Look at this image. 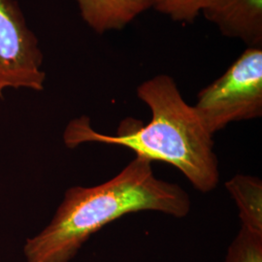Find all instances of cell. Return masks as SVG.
I'll use <instances>...</instances> for the list:
<instances>
[{"label":"cell","mask_w":262,"mask_h":262,"mask_svg":"<svg viewBox=\"0 0 262 262\" xmlns=\"http://www.w3.org/2000/svg\"><path fill=\"white\" fill-rule=\"evenodd\" d=\"M190 198L177 184L158 179L151 161L136 157L114 178L66 192L52 222L24 248L27 262H69L93 235L116 220L143 211L184 217Z\"/></svg>","instance_id":"1"},{"label":"cell","mask_w":262,"mask_h":262,"mask_svg":"<svg viewBox=\"0 0 262 262\" xmlns=\"http://www.w3.org/2000/svg\"><path fill=\"white\" fill-rule=\"evenodd\" d=\"M137 95L151 113L148 124L107 135L94 130L90 118L82 116L66 126V146L74 149L84 143H101L124 147L136 157L175 166L201 192L215 189L220 169L213 135L203 126L193 106L185 101L174 79L155 76L138 86Z\"/></svg>","instance_id":"2"},{"label":"cell","mask_w":262,"mask_h":262,"mask_svg":"<svg viewBox=\"0 0 262 262\" xmlns=\"http://www.w3.org/2000/svg\"><path fill=\"white\" fill-rule=\"evenodd\" d=\"M214 136L234 122L262 116V47H248L223 75L204 88L193 106Z\"/></svg>","instance_id":"3"},{"label":"cell","mask_w":262,"mask_h":262,"mask_svg":"<svg viewBox=\"0 0 262 262\" xmlns=\"http://www.w3.org/2000/svg\"><path fill=\"white\" fill-rule=\"evenodd\" d=\"M43 54L15 0H0V96L7 89H44Z\"/></svg>","instance_id":"4"},{"label":"cell","mask_w":262,"mask_h":262,"mask_svg":"<svg viewBox=\"0 0 262 262\" xmlns=\"http://www.w3.org/2000/svg\"><path fill=\"white\" fill-rule=\"evenodd\" d=\"M202 14L226 37L262 47V0H210Z\"/></svg>","instance_id":"5"},{"label":"cell","mask_w":262,"mask_h":262,"mask_svg":"<svg viewBox=\"0 0 262 262\" xmlns=\"http://www.w3.org/2000/svg\"><path fill=\"white\" fill-rule=\"evenodd\" d=\"M84 23L96 33L121 30L151 8V0H76Z\"/></svg>","instance_id":"6"},{"label":"cell","mask_w":262,"mask_h":262,"mask_svg":"<svg viewBox=\"0 0 262 262\" xmlns=\"http://www.w3.org/2000/svg\"><path fill=\"white\" fill-rule=\"evenodd\" d=\"M225 188L239 210L241 226L262 233V182L257 177L237 174Z\"/></svg>","instance_id":"7"},{"label":"cell","mask_w":262,"mask_h":262,"mask_svg":"<svg viewBox=\"0 0 262 262\" xmlns=\"http://www.w3.org/2000/svg\"><path fill=\"white\" fill-rule=\"evenodd\" d=\"M225 262H262V233L241 226L227 249Z\"/></svg>","instance_id":"8"},{"label":"cell","mask_w":262,"mask_h":262,"mask_svg":"<svg viewBox=\"0 0 262 262\" xmlns=\"http://www.w3.org/2000/svg\"><path fill=\"white\" fill-rule=\"evenodd\" d=\"M151 8L178 23H193L210 0H151Z\"/></svg>","instance_id":"9"}]
</instances>
